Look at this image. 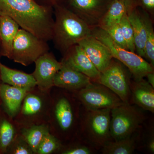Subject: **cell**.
Listing matches in <instances>:
<instances>
[{"instance_id":"30bf717a","label":"cell","mask_w":154,"mask_h":154,"mask_svg":"<svg viewBox=\"0 0 154 154\" xmlns=\"http://www.w3.org/2000/svg\"><path fill=\"white\" fill-rule=\"evenodd\" d=\"M78 44L100 72L105 70L113 60V57L108 48L92 34Z\"/></svg>"},{"instance_id":"8992f818","label":"cell","mask_w":154,"mask_h":154,"mask_svg":"<svg viewBox=\"0 0 154 154\" xmlns=\"http://www.w3.org/2000/svg\"><path fill=\"white\" fill-rule=\"evenodd\" d=\"M79 97L88 110H111L124 103L110 89L99 83L91 82L81 89Z\"/></svg>"},{"instance_id":"44dd1931","label":"cell","mask_w":154,"mask_h":154,"mask_svg":"<svg viewBox=\"0 0 154 154\" xmlns=\"http://www.w3.org/2000/svg\"><path fill=\"white\" fill-rule=\"evenodd\" d=\"M49 132L48 127L46 125H42L25 130L23 135L25 141L30 146L33 152L36 153L42 140L45 136Z\"/></svg>"},{"instance_id":"d4e9b609","label":"cell","mask_w":154,"mask_h":154,"mask_svg":"<svg viewBox=\"0 0 154 154\" xmlns=\"http://www.w3.org/2000/svg\"><path fill=\"white\" fill-rule=\"evenodd\" d=\"M146 26V37L145 45V58L150 62L154 66V32L151 22L149 19L145 18Z\"/></svg>"},{"instance_id":"f546056e","label":"cell","mask_w":154,"mask_h":154,"mask_svg":"<svg viewBox=\"0 0 154 154\" xmlns=\"http://www.w3.org/2000/svg\"><path fill=\"white\" fill-rule=\"evenodd\" d=\"M91 151L85 146H78L67 150L63 152L64 154H90Z\"/></svg>"},{"instance_id":"836d02e7","label":"cell","mask_w":154,"mask_h":154,"mask_svg":"<svg viewBox=\"0 0 154 154\" xmlns=\"http://www.w3.org/2000/svg\"><path fill=\"white\" fill-rule=\"evenodd\" d=\"M149 149L152 152H154V142L152 140L149 143Z\"/></svg>"},{"instance_id":"2e32d148","label":"cell","mask_w":154,"mask_h":154,"mask_svg":"<svg viewBox=\"0 0 154 154\" xmlns=\"http://www.w3.org/2000/svg\"><path fill=\"white\" fill-rule=\"evenodd\" d=\"M0 78L3 83L30 91L36 85L32 74L6 66L0 62Z\"/></svg>"},{"instance_id":"7c38bea8","label":"cell","mask_w":154,"mask_h":154,"mask_svg":"<svg viewBox=\"0 0 154 154\" xmlns=\"http://www.w3.org/2000/svg\"><path fill=\"white\" fill-rule=\"evenodd\" d=\"M91 82V79L86 75L62 63V66L54 77V85L59 88L76 90H81Z\"/></svg>"},{"instance_id":"7402d4cb","label":"cell","mask_w":154,"mask_h":154,"mask_svg":"<svg viewBox=\"0 0 154 154\" xmlns=\"http://www.w3.org/2000/svg\"><path fill=\"white\" fill-rule=\"evenodd\" d=\"M134 142L129 137L114 142H107L104 145L103 154H131L134 152Z\"/></svg>"},{"instance_id":"cb8c5ba5","label":"cell","mask_w":154,"mask_h":154,"mask_svg":"<svg viewBox=\"0 0 154 154\" xmlns=\"http://www.w3.org/2000/svg\"><path fill=\"white\" fill-rule=\"evenodd\" d=\"M128 10L122 18L121 21L119 22V24L121 26L125 40L126 42L128 49L132 52H135V47L133 31L132 26L128 18Z\"/></svg>"},{"instance_id":"83f0119b","label":"cell","mask_w":154,"mask_h":154,"mask_svg":"<svg viewBox=\"0 0 154 154\" xmlns=\"http://www.w3.org/2000/svg\"><path fill=\"white\" fill-rule=\"evenodd\" d=\"M115 43L125 49H128L126 42L119 23L116 24L104 30Z\"/></svg>"},{"instance_id":"3957f363","label":"cell","mask_w":154,"mask_h":154,"mask_svg":"<svg viewBox=\"0 0 154 154\" xmlns=\"http://www.w3.org/2000/svg\"><path fill=\"white\" fill-rule=\"evenodd\" d=\"M92 35L108 48L113 58L126 66L136 79H143L149 73L154 72L150 63L137 54L119 46L102 28L95 30Z\"/></svg>"},{"instance_id":"4316f807","label":"cell","mask_w":154,"mask_h":154,"mask_svg":"<svg viewBox=\"0 0 154 154\" xmlns=\"http://www.w3.org/2000/svg\"><path fill=\"white\" fill-rule=\"evenodd\" d=\"M60 147V143L57 139L49 133L45 136L41 143L38 146L36 153L48 154L57 149Z\"/></svg>"},{"instance_id":"4dcf8cb0","label":"cell","mask_w":154,"mask_h":154,"mask_svg":"<svg viewBox=\"0 0 154 154\" xmlns=\"http://www.w3.org/2000/svg\"><path fill=\"white\" fill-rule=\"evenodd\" d=\"M35 1L40 5L50 6L53 8L55 5L61 4V2L62 0H35Z\"/></svg>"},{"instance_id":"9a60e30c","label":"cell","mask_w":154,"mask_h":154,"mask_svg":"<svg viewBox=\"0 0 154 154\" xmlns=\"http://www.w3.org/2000/svg\"><path fill=\"white\" fill-rule=\"evenodd\" d=\"M134 0L131 3L128 10V14L132 26L134 37L135 47L137 54L145 57V45L146 37L147 30L145 19L139 14L135 9H131Z\"/></svg>"},{"instance_id":"5bb4252c","label":"cell","mask_w":154,"mask_h":154,"mask_svg":"<svg viewBox=\"0 0 154 154\" xmlns=\"http://www.w3.org/2000/svg\"><path fill=\"white\" fill-rule=\"evenodd\" d=\"M19 26L8 16H0V41L2 55L11 59L13 44L19 30Z\"/></svg>"},{"instance_id":"ba28073f","label":"cell","mask_w":154,"mask_h":154,"mask_svg":"<svg viewBox=\"0 0 154 154\" xmlns=\"http://www.w3.org/2000/svg\"><path fill=\"white\" fill-rule=\"evenodd\" d=\"M34 63L35 69L32 75L36 85L42 91H47L54 86V77L62 66V63L58 61L49 51L38 57Z\"/></svg>"},{"instance_id":"ac0fdd59","label":"cell","mask_w":154,"mask_h":154,"mask_svg":"<svg viewBox=\"0 0 154 154\" xmlns=\"http://www.w3.org/2000/svg\"><path fill=\"white\" fill-rule=\"evenodd\" d=\"M133 0H112L101 22V28L105 30L119 24Z\"/></svg>"},{"instance_id":"4fadbf2b","label":"cell","mask_w":154,"mask_h":154,"mask_svg":"<svg viewBox=\"0 0 154 154\" xmlns=\"http://www.w3.org/2000/svg\"><path fill=\"white\" fill-rule=\"evenodd\" d=\"M29 91L3 83L0 84V98L7 113L14 116L18 113L21 103Z\"/></svg>"},{"instance_id":"5b68a950","label":"cell","mask_w":154,"mask_h":154,"mask_svg":"<svg viewBox=\"0 0 154 154\" xmlns=\"http://www.w3.org/2000/svg\"><path fill=\"white\" fill-rule=\"evenodd\" d=\"M142 119L141 113L135 107L123 103L111 110L110 135L115 140L130 137Z\"/></svg>"},{"instance_id":"6da1fadb","label":"cell","mask_w":154,"mask_h":154,"mask_svg":"<svg viewBox=\"0 0 154 154\" xmlns=\"http://www.w3.org/2000/svg\"><path fill=\"white\" fill-rule=\"evenodd\" d=\"M53 8L35 0H0V16H8L19 27L38 38L52 40L54 19Z\"/></svg>"},{"instance_id":"1f68e13d","label":"cell","mask_w":154,"mask_h":154,"mask_svg":"<svg viewBox=\"0 0 154 154\" xmlns=\"http://www.w3.org/2000/svg\"><path fill=\"white\" fill-rule=\"evenodd\" d=\"M141 3L147 9L152 10L154 8V0H140Z\"/></svg>"},{"instance_id":"d6986e66","label":"cell","mask_w":154,"mask_h":154,"mask_svg":"<svg viewBox=\"0 0 154 154\" xmlns=\"http://www.w3.org/2000/svg\"><path fill=\"white\" fill-rule=\"evenodd\" d=\"M69 9L77 14H95L102 9L103 0H68Z\"/></svg>"},{"instance_id":"9c48e42d","label":"cell","mask_w":154,"mask_h":154,"mask_svg":"<svg viewBox=\"0 0 154 154\" xmlns=\"http://www.w3.org/2000/svg\"><path fill=\"white\" fill-rule=\"evenodd\" d=\"M87 126L89 134L97 143H106L110 135V112L109 109L89 110Z\"/></svg>"},{"instance_id":"f1b7e54d","label":"cell","mask_w":154,"mask_h":154,"mask_svg":"<svg viewBox=\"0 0 154 154\" xmlns=\"http://www.w3.org/2000/svg\"><path fill=\"white\" fill-rule=\"evenodd\" d=\"M33 151L30 148L28 143L25 142L17 144L16 148L13 150V153L15 154H30L33 153Z\"/></svg>"},{"instance_id":"8fae6325","label":"cell","mask_w":154,"mask_h":154,"mask_svg":"<svg viewBox=\"0 0 154 154\" xmlns=\"http://www.w3.org/2000/svg\"><path fill=\"white\" fill-rule=\"evenodd\" d=\"M65 54V56L62 62L86 75L91 81L97 82L100 72L79 45L73 46Z\"/></svg>"},{"instance_id":"ffe728a7","label":"cell","mask_w":154,"mask_h":154,"mask_svg":"<svg viewBox=\"0 0 154 154\" xmlns=\"http://www.w3.org/2000/svg\"><path fill=\"white\" fill-rule=\"evenodd\" d=\"M55 115L61 129L66 131L71 126L73 119L69 102L65 98L59 100L55 107Z\"/></svg>"},{"instance_id":"52a82bcc","label":"cell","mask_w":154,"mask_h":154,"mask_svg":"<svg viewBox=\"0 0 154 154\" xmlns=\"http://www.w3.org/2000/svg\"><path fill=\"white\" fill-rule=\"evenodd\" d=\"M97 82L110 89L124 103H128L131 95V85L121 63L113 60L109 66L100 72Z\"/></svg>"},{"instance_id":"603a6c76","label":"cell","mask_w":154,"mask_h":154,"mask_svg":"<svg viewBox=\"0 0 154 154\" xmlns=\"http://www.w3.org/2000/svg\"><path fill=\"white\" fill-rule=\"evenodd\" d=\"M15 131L7 119H0V153L6 152L14 140Z\"/></svg>"},{"instance_id":"e0dca14e","label":"cell","mask_w":154,"mask_h":154,"mask_svg":"<svg viewBox=\"0 0 154 154\" xmlns=\"http://www.w3.org/2000/svg\"><path fill=\"white\" fill-rule=\"evenodd\" d=\"M154 88L143 79L136 80L132 86H131L134 103L143 109L152 113L154 111Z\"/></svg>"},{"instance_id":"484cf974","label":"cell","mask_w":154,"mask_h":154,"mask_svg":"<svg viewBox=\"0 0 154 154\" xmlns=\"http://www.w3.org/2000/svg\"><path fill=\"white\" fill-rule=\"evenodd\" d=\"M41 99L36 95L29 94L25 96L22 113L25 116H32L38 113L42 108Z\"/></svg>"},{"instance_id":"277c9868","label":"cell","mask_w":154,"mask_h":154,"mask_svg":"<svg viewBox=\"0 0 154 154\" xmlns=\"http://www.w3.org/2000/svg\"><path fill=\"white\" fill-rule=\"evenodd\" d=\"M47 42L24 29H19L13 44L11 59L28 66L49 51Z\"/></svg>"},{"instance_id":"7a4b0ae2","label":"cell","mask_w":154,"mask_h":154,"mask_svg":"<svg viewBox=\"0 0 154 154\" xmlns=\"http://www.w3.org/2000/svg\"><path fill=\"white\" fill-rule=\"evenodd\" d=\"M55 16L52 40L56 47L65 53L92 34L91 28L79 16L62 4L53 7Z\"/></svg>"},{"instance_id":"d6a6232c","label":"cell","mask_w":154,"mask_h":154,"mask_svg":"<svg viewBox=\"0 0 154 154\" xmlns=\"http://www.w3.org/2000/svg\"><path fill=\"white\" fill-rule=\"evenodd\" d=\"M146 77L147 78L148 82L154 88V72L149 73Z\"/></svg>"}]
</instances>
